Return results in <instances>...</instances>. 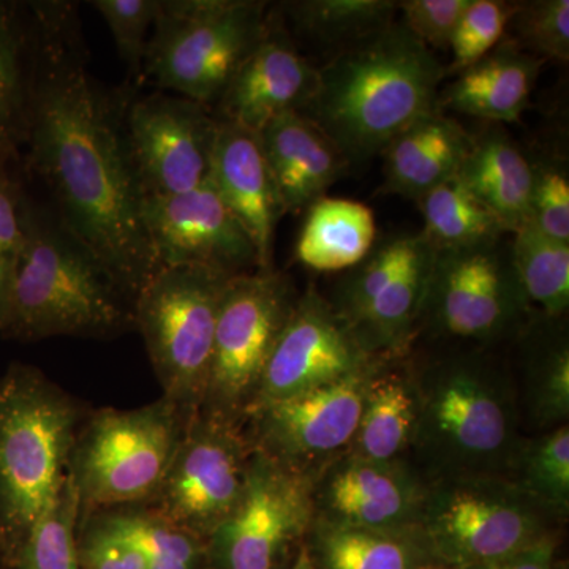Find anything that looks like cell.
I'll return each mask as SVG.
<instances>
[{"instance_id":"33","label":"cell","mask_w":569,"mask_h":569,"mask_svg":"<svg viewBox=\"0 0 569 569\" xmlns=\"http://www.w3.org/2000/svg\"><path fill=\"white\" fill-rule=\"evenodd\" d=\"M512 236L509 257L527 302L548 320L563 317L569 306V244L530 223Z\"/></svg>"},{"instance_id":"44","label":"cell","mask_w":569,"mask_h":569,"mask_svg":"<svg viewBox=\"0 0 569 569\" xmlns=\"http://www.w3.org/2000/svg\"><path fill=\"white\" fill-rule=\"evenodd\" d=\"M557 548L559 538L552 537L529 548L466 569H560L561 561L557 560Z\"/></svg>"},{"instance_id":"37","label":"cell","mask_w":569,"mask_h":569,"mask_svg":"<svg viewBox=\"0 0 569 569\" xmlns=\"http://www.w3.org/2000/svg\"><path fill=\"white\" fill-rule=\"evenodd\" d=\"M24 176L21 157L0 151V332L6 326L11 284L24 244Z\"/></svg>"},{"instance_id":"26","label":"cell","mask_w":569,"mask_h":569,"mask_svg":"<svg viewBox=\"0 0 569 569\" xmlns=\"http://www.w3.org/2000/svg\"><path fill=\"white\" fill-rule=\"evenodd\" d=\"M302 548L316 569H443L419 529H348L313 519Z\"/></svg>"},{"instance_id":"31","label":"cell","mask_w":569,"mask_h":569,"mask_svg":"<svg viewBox=\"0 0 569 569\" xmlns=\"http://www.w3.org/2000/svg\"><path fill=\"white\" fill-rule=\"evenodd\" d=\"M520 419L541 432L568 425L569 347L567 336L546 335L523 356L522 380L515 387Z\"/></svg>"},{"instance_id":"35","label":"cell","mask_w":569,"mask_h":569,"mask_svg":"<svg viewBox=\"0 0 569 569\" xmlns=\"http://www.w3.org/2000/svg\"><path fill=\"white\" fill-rule=\"evenodd\" d=\"M422 233L399 234L370 250L365 260L340 282L331 306L343 321H350L400 272L429 249Z\"/></svg>"},{"instance_id":"28","label":"cell","mask_w":569,"mask_h":569,"mask_svg":"<svg viewBox=\"0 0 569 569\" xmlns=\"http://www.w3.org/2000/svg\"><path fill=\"white\" fill-rule=\"evenodd\" d=\"M31 66V7L0 2V151L18 157L28 123Z\"/></svg>"},{"instance_id":"13","label":"cell","mask_w":569,"mask_h":569,"mask_svg":"<svg viewBox=\"0 0 569 569\" xmlns=\"http://www.w3.org/2000/svg\"><path fill=\"white\" fill-rule=\"evenodd\" d=\"M123 132L142 198L190 192L208 182L219 118L170 92L137 96L127 84Z\"/></svg>"},{"instance_id":"2","label":"cell","mask_w":569,"mask_h":569,"mask_svg":"<svg viewBox=\"0 0 569 569\" xmlns=\"http://www.w3.org/2000/svg\"><path fill=\"white\" fill-rule=\"evenodd\" d=\"M447 69L400 22L337 52L318 69L317 88L299 114L331 140L348 163L383 153L422 116L438 110Z\"/></svg>"},{"instance_id":"4","label":"cell","mask_w":569,"mask_h":569,"mask_svg":"<svg viewBox=\"0 0 569 569\" xmlns=\"http://www.w3.org/2000/svg\"><path fill=\"white\" fill-rule=\"evenodd\" d=\"M24 244L0 336L110 339L137 329L134 305L114 277L47 206L22 201Z\"/></svg>"},{"instance_id":"10","label":"cell","mask_w":569,"mask_h":569,"mask_svg":"<svg viewBox=\"0 0 569 569\" xmlns=\"http://www.w3.org/2000/svg\"><path fill=\"white\" fill-rule=\"evenodd\" d=\"M296 301L293 283L274 268L236 276L228 282L201 410L244 422Z\"/></svg>"},{"instance_id":"20","label":"cell","mask_w":569,"mask_h":569,"mask_svg":"<svg viewBox=\"0 0 569 569\" xmlns=\"http://www.w3.org/2000/svg\"><path fill=\"white\" fill-rule=\"evenodd\" d=\"M209 181L252 239L260 269H272L284 211L258 133L219 119Z\"/></svg>"},{"instance_id":"27","label":"cell","mask_w":569,"mask_h":569,"mask_svg":"<svg viewBox=\"0 0 569 569\" xmlns=\"http://www.w3.org/2000/svg\"><path fill=\"white\" fill-rule=\"evenodd\" d=\"M376 234V216L369 206L323 197L307 209L296 260L320 272L353 269L372 250Z\"/></svg>"},{"instance_id":"15","label":"cell","mask_w":569,"mask_h":569,"mask_svg":"<svg viewBox=\"0 0 569 569\" xmlns=\"http://www.w3.org/2000/svg\"><path fill=\"white\" fill-rule=\"evenodd\" d=\"M378 362L328 387L250 407L244 427L253 448L313 477L350 447Z\"/></svg>"},{"instance_id":"21","label":"cell","mask_w":569,"mask_h":569,"mask_svg":"<svg viewBox=\"0 0 569 569\" xmlns=\"http://www.w3.org/2000/svg\"><path fill=\"white\" fill-rule=\"evenodd\" d=\"M258 137L284 213L307 211L346 171V157L299 112L279 116Z\"/></svg>"},{"instance_id":"7","label":"cell","mask_w":569,"mask_h":569,"mask_svg":"<svg viewBox=\"0 0 569 569\" xmlns=\"http://www.w3.org/2000/svg\"><path fill=\"white\" fill-rule=\"evenodd\" d=\"M194 411L162 397L132 410L100 408L88 413L70 462L81 516L148 503Z\"/></svg>"},{"instance_id":"46","label":"cell","mask_w":569,"mask_h":569,"mask_svg":"<svg viewBox=\"0 0 569 569\" xmlns=\"http://www.w3.org/2000/svg\"><path fill=\"white\" fill-rule=\"evenodd\" d=\"M0 569H7L6 567H3L2 561H0Z\"/></svg>"},{"instance_id":"32","label":"cell","mask_w":569,"mask_h":569,"mask_svg":"<svg viewBox=\"0 0 569 569\" xmlns=\"http://www.w3.org/2000/svg\"><path fill=\"white\" fill-rule=\"evenodd\" d=\"M141 553L148 569H209L204 539L146 507L92 512Z\"/></svg>"},{"instance_id":"8","label":"cell","mask_w":569,"mask_h":569,"mask_svg":"<svg viewBox=\"0 0 569 569\" xmlns=\"http://www.w3.org/2000/svg\"><path fill=\"white\" fill-rule=\"evenodd\" d=\"M556 518L505 477L429 482L419 531L443 569H466L557 537Z\"/></svg>"},{"instance_id":"45","label":"cell","mask_w":569,"mask_h":569,"mask_svg":"<svg viewBox=\"0 0 569 569\" xmlns=\"http://www.w3.org/2000/svg\"><path fill=\"white\" fill-rule=\"evenodd\" d=\"M287 569H316V567H313L312 561L307 556L306 549L301 548Z\"/></svg>"},{"instance_id":"40","label":"cell","mask_w":569,"mask_h":569,"mask_svg":"<svg viewBox=\"0 0 569 569\" xmlns=\"http://www.w3.org/2000/svg\"><path fill=\"white\" fill-rule=\"evenodd\" d=\"M518 2L503 0H471L452 33L451 71H462L473 66L497 47L507 32Z\"/></svg>"},{"instance_id":"18","label":"cell","mask_w":569,"mask_h":569,"mask_svg":"<svg viewBox=\"0 0 569 569\" xmlns=\"http://www.w3.org/2000/svg\"><path fill=\"white\" fill-rule=\"evenodd\" d=\"M378 361L356 342L331 302L307 288L266 362L252 407L328 387Z\"/></svg>"},{"instance_id":"9","label":"cell","mask_w":569,"mask_h":569,"mask_svg":"<svg viewBox=\"0 0 569 569\" xmlns=\"http://www.w3.org/2000/svg\"><path fill=\"white\" fill-rule=\"evenodd\" d=\"M231 279L200 266L162 268L134 301V323L162 397L189 410L203 403L217 317Z\"/></svg>"},{"instance_id":"38","label":"cell","mask_w":569,"mask_h":569,"mask_svg":"<svg viewBox=\"0 0 569 569\" xmlns=\"http://www.w3.org/2000/svg\"><path fill=\"white\" fill-rule=\"evenodd\" d=\"M508 28L520 50L542 61H569L568 0H537L518 3Z\"/></svg>"},{"instance_id":"19","label":"cell","mask_w":569,"mask_h":569,"mask_svg":"<svg viewBox=\"0 0 569 569\" xmlns=\"http://www.w3.org/2000/svg\"><path fill=\"white\" fill-rule=\"evenodd\" d=\"M318 69L302 58L280 29L269 24L213 108L217 118L260 133L287 112H299L317 88Z\"/></svg>"},{"instance_id":"11","label":"cell","mask_w":569,"mask_h":569,"mask_svg":"<svg viewBox=\"0 0 569 569\" xmlns=\"http://www.w3.org/2000/svg\"><path fill=\"white\" fill-rule=\"evenodd\" d=\"M312 522V477L253 448L241 498L206 541L208 567L287 569Z\"/></svg>"},{"instance_id":"43","label":"cell","mask_w":569,"mask_h":569,"mask_svg":"<svg viewBox=\"0 0 569 569\" xmlns=\"http://www.w3.org/2000/svg\"><path fill=\"white\" fill-rule=\"evenodd\" d=\"M78 560L81 569H148L141 553L96 515L81 516Z\"/></svg>"},{"instance_id":"29","label":"cell","mask_w":569,"mask_h":569,"mask_svg":"<svg viewBox=\"0 0 569 569\" xmlns=\"http://www.w3.org/2000/svg\"><path fill=\"white\" fill-rule=\"evenodd\" d=\"M417 204L425 219L422 236L436 252L496 244L507 233L458 176L419 197Z\"/></svg>"},{"instance_id":"34","label":"cell","mask_w":569,"mask_h":569,"mask_svg":"<svg viewBox=\"0 0 569 569\" xmlns=\"http://www.w3.org/2000/svg\"><path fill=\"white\" fill-rule=\"evenodd\" d=\"M511 479L556 518L560 520L567 518L569 509L568 425L527 438L520 449Z\"/></svg>"},{"instance_id":"30","label":"cell","mask_w":569,"mask_h":569,"mask_svg":"<svg viewBox=\"0 0 569 569\" xmlns=\"http://www.w3.org/2000/svg\"><path fill=\"white\" fill-rule=\"evenodd\" d=\"M280 9L299 36L326 47H348L370 39L395 24L392 0H299Z\"/></svg>"},{"instance_id":"39","label":"cell","mask_w":569,"mask_h":569,"mask_svg":"<svg viewBox=\"0 0 569 569\" xmlns=\"http://www.w3.org/2000/svg\"><path fill=\"white\" fill-rule=\"evenodd\" d=\"M93 9L107 22L130 82L141 80L149 37L160 11V0H93Z\"/></svg>"},{"instance_id":"36","label":"cell","mask_w":569,"mask_h":569,"mask_svg":"<svg viewBox=\"0 0 569 569\" xmlns=\"http://www.w3.org/2000/svg\"><path fill=\"white\" fill-rule=\"evenodd\" d=\"M81 505L70 475L58 498L37 523L14 569H81L78 526Z\"/></svg>"},{"instance_id":"25","label":"cell","mask_w":569,"mask_h":569,"mask_svg":"<svg viewBox=\"0 0 569 569\" xmlns=\"http://www.w3.org/2000/svg\"><path fill=\"white\" fill-rule=\"evenodd\" d=\"M388 361L373 367L367 380L361 418L348 455L391 462L406 459L417 429L419 400L415 373L391 369Z\"/></svg>"},{"instance_id":"6","label":"cell","mask_w":569,"mask_h":569,"mask_svg":"<svg viewBox=\"0 0 569 569\" xmlns=\"http://www.w3.org/2000/svg\"><path fill=\"white\" fill-rule=\"evenodd\" d=\"M269 24L258 0H160L142 80L213 110Z\"/></svg>"},{"instance_id":"24","label":"cell","mask_w":569,"mask_h":569,"mask_svg":"<svg viewBox=\"0 0 569 569\" xmlns=\"http://www.w3.org/2000/svg\"><path fill=\"white\" fill-rule=\"evenodd\" d=\"M456 176L500 220L507 233L529 223L535 164L508 134L488 130L477 140L471 138Z\"/></svg>"},{"instance_id":"41","label":"cell","mask_w":569,"mask_h":569,"mask_svg":"<svg viewBox=\"0 0 569 569\" xmlns=\"http://www.w3.org/2000/svg\"><path fill=\"white\" fill-rule=\"evenodd\" d=\"M542 234L569 244V181L556 164L535 167L530 219Z\"/></svg>"},{"instance_id":"1","label":"cell","mask_w":569,"mask_h":569,"mask_svg":"<svg viewBox=\"0 0 569 569\" xmlns=\"http://www.w3.org/2000/svg\"><path fill=\"white\" fill-rule=\"evenodd\" d=\"M32 66L21 163L43 183L59 220L110 271L133 305L160 271L142 222L123 111L89 70L80 14L71 2H29Z\"/></svg>"},{"instance_id":"47","label":"cell","mask_w":569,"mask_h":569,"mask_svg":"<svg viewBox=\"0 0 569 569\" xmlns=\"http://www.w3.org/2000/svg\"><path fill=\"white\" fill-rule=\"evenodd\" d=\"M560 569H567V567H563V563H561Z\"/></svg>"},{"instance_id":"17","label":"cell","mask_w":569,"mask_h":569,"mask_svg":"<svg viewBox=\"0 0 569 569\" xmlns=\"http://www.w3.org/2000/svg\"><path fill=\"white\" fill-rule=\"evenodd\" d=\"M141 216L160 269L200 266L230 277L260 269L252 239L209 179L190 192L144 198Z\"/></svg>"},{"instance_id":"16","label":"cell","mask_w":569,"mask_h":569,"mask_svg":"<svg viewBox=\"0 0 569 569\" xmlns=\"http://www.w3.org/2000/svg\"><path fill=\"white\" fill-rule=\"evenodd\" d=\"M429 481L408 459L377 462L343 455L312 477L313 519L348 529H419Z\"/></svg>"},{"instance_id":"42","label":"cell","mask_w":569,"mask_h":569,"mask_svg":"<svg viewBox=\"0 0 569 569\" xmlns=\"http://www.w3.org/2000/svg\"><path fill=\"white\" fill-rule=\"evenodd\" d=\"M471 0H403L397 2L402 13L400 24L429 50H445Z\"/></svg>"},{"instance_id":"5","label":"cell","mask_w":569,"mask_h":569,"mask_svg":"<svg viewBox=\"0 0 569 569\" xmlns=\"http://www.w3.org/2000/svg\"><path fill=\"white\" fill-rule=\"evenodd\" d=\"M88 413L37 367L0 377V561L17 568L26 542L70 475Z\"/></svg>"},{"instance_id":"22","label":"cell","mask_w":569,"mask_h":569,"mask_svg":"<svg viewBox=\"0 0 569 569\" xmlns=\"http://www.w3.org/2000/svg\"><path fill=\"white\" fill-rule=\"evenodd\" d=\"M471 146L460 123L436 110L397 134L385 149V193L417 201L455 178Z\"/></svg>"},{"instance_id":"12","label":"cell","mask_w":569,"mask_h":569,"mask_svg":"<svg viewBox=\"0 0 569 569\" xmlns=\"http://www.w3.org/2000/svg\"><path fill=\"white\" fill-rule=\"evenodd\" d=\"M252 455L244 422L198 408L162 485L141 507L208 541L241 498Z\"/></svg>"},{"instance_id":"23","label":"cell","mask_w":569,"mask_h":569,"mask_svg":"<svg viewBox=\"0 0 569 569\" xmlns=\"http://www.w3.org/2000/svg\"><path fill=\"white\" fill-rule=\"evenodd\" d=\"M542 59L520 50L515 43L501 44L481 61L459 71L437 107L492 122H516L530 102Z\"/></svg>"},{"instance_id":"14","label":"cell","mask_w":569,"mask_h":569,"mask_svg":"<svg viewBox=\"0 0 569 569\" xmlns=\"http://www.w3.org/2000/svg\"><path fill=\"white\" fill-rule=\"evenodd\" d=\"M529 310L509 250L498 249V242L433 254L422 321L440 335L497 342L523 323Z\"/></svg>"},{"instance_id":"3","label":"cell","mask_w":569,"mask_h":569,"mask_svg":"<svg viewBox=\"0 0 569 569\" xmlns=\"http://www.w3.org/2000/svg\"><path fill=\"white\" fill-rule=\"evenodd\" d=\"M415 373L419 411L411 452L427 481L511 478L527 438L515 381L481 353H459Z\"/></svg>"}]
</instances>
